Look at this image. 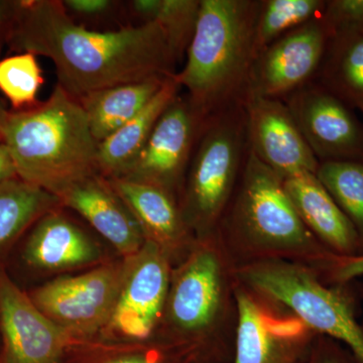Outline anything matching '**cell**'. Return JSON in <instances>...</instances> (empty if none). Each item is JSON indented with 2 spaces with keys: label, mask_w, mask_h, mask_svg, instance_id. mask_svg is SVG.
<instances>
[{
  "label": "cell",
  "mask_w": 363,
  "mask_h": 363,
  "mask_svg": "<svg viewBox=\"0 0 363 363\" xmlns=\"http://www.w3.org/2000/svg\"><path fill=\"white\" fill-rule=\"evenodd\" d=\"M6 45L18 54L51 60L57 84L76 99L177 72L166 35L155 21L96 32L76 23L59 0H18Z\"/></svg>",
  "instance_id": "cell-1"
},
{
  "label": "cell",
  "mask_w": 363,
  "mask_h": 363,
  "mask_svg": "<svg viewBox=\"0 0 363 363\" xmlns=\"http://www.w3.org/2000/svg\"><path fill=\"white\" fill-rule=\"evenodd\" d=\"M216 235L238 269L284 260L319 272L334 255L306 227L283 179L250 149Z\"/></svg>",
  "instance_id": "cell-2"
},
{
  "label": "cell",
  "mask_w": 363,
  "mask_h": 363,
  "mask_svg": "<svg viewBox=\"0 0 363 363\" xmlns=\"http://www.w3.org/2000/svg\"><path fill=\"white\" fill-rule=\"evenodd\" d=\"M259 0H201L185 65L174 74L203 121L245 104Z\"/></svg>",
  "instance_id": "cell-3"
},
{
  "label": "cell",
  "mask_w": 363,
  "mask_h": 363,
  "mask_svg": "<svg viewBox=\"0 0 363 363\" xmlns=\"http://www.w3.org/2000/svg\"><path fill=\"white\" fill-rule=\"evenodd\" d=\"M4 145L21 180L58 196L99 174L98 143L78 99L57 84L44 102L9 111Z\"/></svg>",
  "instance_id": "cell-4"
},
{
  "label": "cell",
  "mask_w": 363,
  "mask_h": 363,
  "mask_svg": "<svg viewBox=\"0 0 363 363\" xmlns=\"http://www.w3.org/2000/svg\"><path fill=\"white\" fill-rule=\"evenodd\" d=\"M238 284V267L216 234L197 240L172 272L162 340L208 344L233 354Z\"/></svg>",
  "instance_id": "cell-5"
},
{
  "label": "cell",
  "mask_w": 363,
  "mask_h": 363,
  "mask_svg": "<svg viewBox=\"0 0 363 363\" xmlns=\"http://www.w3.org/2000/svg\"><path fill=\"white\" fill-rule=\"evenodd\" d=\"M247 150L245 104L205 121L178 195L182 216L196 240L216 234L238 187Z\"/></svg>",
  "instance_id": "cell-6"
},
{
  "label": "cell",
  "mask_w": 363,
  "mask_h": 363,
  "mask_svg": "<svg viewBox=\"0 0 363 363\" xmlns=\"http://www.w3.org/2000/svg\"><path fill=\"white\" fill-rule=\"evenodd\" d=\"M238 278L285 306L318 335L342 344L363 363V329L345 285H329L313 267L284 260L240 267Z\"/></svg>",
  "instance_id": "cell-7"
},
{
  "label": "cell",
  "mask_w": 363,
  "mask_h": 363,
  "mask_svg": "<svg viewBox=\"0 0 363 363\" xmlns=\"http://www.w3.org/2000/svg\"><path fill=\"white\" fill-rule=\"evenodd\" d=\"M236 301L233 363H304L317 333L285 306L240 281Z\"/></svg>",
  "instance_id": "cell-8"
},
{
  "label": "cell",
  "mask_w": 363,
  "mask_h": 363,
  "mask_svg": "<svg viewBox=\"0 0 363 363\" xmlns=\"http://www.w3.org/2000/svg\"><path fill=\"white\" fill-rule=\"evenodd\" d=\"M173 264L156 243L145 241L140 252L128 257L113 312L106 325L111 337L145 341L161 323Z\"/></svg>",
  "instance_id": "cell-9"
},
{
  "label": "cell",
  "mask_w": 363,
  "mask_h": 363,
  "mask_svg": "<svg viewBox=\"0 0 363 363\" xmlns=\"http://www.w3.org/2000/svg\"><path fill=\"white\" fill-rule=\"evenodd\" d=\"M124 264H109L80 276L50 281L30 296L33 304L60 327L82 336L106 326L113 312Z\"/></svg>",
  "instance_id": "cell-10"
},
{
  "label": "cell",
  "mask_w": 363,
  "mask_h": 363,
  "mask_svg": "<svg viewBox=\"0 0 363 363\" xmlns=\"http://www.w3.org/2000/svg\"><path fill=\"white\" fill-rule=\"evenodd\" d=\"M203 121L186 94L167 107L149 140L119 179L156 186L178 199Z\"/></svg>",
  "instance_id": "cell-11"
},
{
  "label": "cell",
  "mask_w": 363,
  "mask_h": 363,
  "mask_svg": "<svg viewBox=\"0 0 363 363\" xmlns=\"http://www.w3.org/2000/svg\"><path fill=\"white\" fill-rule=\"evenodd\" d=\"M319 162H363V123L316 81L283 99Z\"/></svg>",
  "instance_id": "cell-12"
},
{
  "label": "cell",
  "mask_w": 363,
  "mask_h": 363,
  "mask_svg": "<svg viewBox=\"0 0 363 363\" xmlns=\"http://www.w3.org/2000/svg\"><path fill=\"white\" fill-rule=\"evenodd\" d=\"M329 39L330 33L319 16L267 45L255 57L247 98L283 100L314 81Z\"/></svg>",
  "instance_id": "cell-13"
},
{
  "label": "cell",
  "mask_w": 363,
  "mask_h": 363,
  "mask_svg": "<svg viewBox=\"0 0 363 363\" xmlns=\"http://www.w3.org/2000/svg\"><path fill=\"white\" fill-rule=\"evenodd\" d=\"M0 329L6 363H63L70 334L49 319L0 269Z\"/></svg>",
  "instance_id": "cell-14"
},
{
  "label": "cell",
  "mask_w": 363,
  "mask_h": 363,
  "mask_svg": "<svg viewBox=\"0 0 363 363\" xmlns=\"http://www.w3.org/2000/svg\"><path fill=\"white\" fill-rule=\"evenodd\" d=\"M247 112L248 149L283 180L301 174H316L319 161L284 100L248 97Z\"/></svg>",
  "instance_id": "cell-15"
},
{
  "label": "cell",
  "mask_w": 363,
  "mask_h": 363,
  "mask_svg": "<svg viewBox=\"0 0 363 363\" xmlns=\"http://www.w3.org/2000/svg\"><path fill=\"white\" fill-rule=\"evenodd\" d=\"M108 181L142 227L145 240L156 243L172 264H180L197 240L182 216L177 197L147 184L119 178Z\"/></svg>",
  "instance_id": "cell-16"
},
{
  "label": "cell",
  "mask_w": 363,
  "mask_h": 363,
  "mask_svg": "<svg viewBox=\"0 0 363 363\" xmlns=\"http://www.w3.org/2000/svg\"><path fill=\"white\" fill-rule=\"evenodd\" d=\"M61 205L73 209L119 252L133 257L145 241L142 227L130 210L100 174L73 184L58 196Z\"/></svg>",
  "instance_id": "cell-17"
},
{
  "label": "cell",
  "mask_w": 363,
  "mask_h": 363,
  "mask_svg": "<svg viewBox=\"0 0 363 363\" xmlns=\"http://www.w3.org/2000/svg\"><path fill=\"white\" fill-rule=\"evenodd\" d=\"M284 185L306 227L329 252L338 257L362 253L357 230L315 174L291 177Z\"/></svg>",
  "instance_id": "cell-18"
},
{
  "label": "cell",
  "mask_w": 363,
  "mask_h": 363,
  "mask_svg": "<svg viewBox=\"0 0 363 363\" xmlns=\"http://www.w3.org/2000/svg\"><path fill=\"white\" fill-rule=\"evenodd\" d=\"M99 257L96 243L80 227L55 210L37 222L23 252L26 264L40 269H72Z\"/></svg>",
  "instance_id": "cell-19"
},
{
  "label": "cell",
  "mask_w": 363,
  "mask_h": 363,
  "mask_svg": "<svg viewBox=\"0 0 363 363\" xmlns=\"http://www.w3.org/2000/svg\"><path fill=\"white\" fill-rule=\"evenodd\" d=\"M182 88L174 75L167 79L149 104L121 130L98 143V169L106 179L119 178L142 152L156 124Z\"/></svg>",
  "instance_id": "cell-20"
},
{
  "label": "cell",
  "mask_w": 363,
  "mask_h": 363,
  "mask_svg": "<svg viewBox=\"0 0 363 363\" xmlns=\"http://www.w3.org/2000/svg\"><path fill=\"white\" fill-rule=\"evenodd\" d=\"M168 78L113 86L79 98L96 142H104L140 113Z\"/></svg>",
  "instance_id": "cell-21"
},
{
  "label": "cell",
  "mask_w": 363,
  "mask_h": 363,
  "mask_svg": "<svg viewBox=\"0 0 363 363\" xmlns=\"http://www.w3.org/2000/svg\"><path fill=\"white\" fill-rule=\"evenodd\" d=\"M314 81L363 113V30L331 35Z\"/></svg>",
  "instance_id": "cell-22"
},
{
  "label": "cell",
  "mask_w": 363,
  "mask_h": 363,
  "mask_svg": "<svg viewBox=\"0 0 363 363\" xmlns=\"http://www.w3.org/2000/svg\"><path fill=\"white\" fill-rule=\"evenodd\" d=\"M61 205L56 196L18 177L0 185V250Z\"/></svg>",
  "instance_id": "cell-23"
},
{
  "label": "cell",
  "mask_w": 363,
  "mask_h": 363,
  "mask_svg": "<svg viewBox=\"0 0 363 363\" xmlns=\"http://www.w3.org/2000/svg\"><path fill=\"white\" fill-rule=\"evenodd\" d=\"M201 0H133V13L143 23L155 21L166 35L177 64L181 63L194 37Z\"/></svg>",
  "instance_id": "cell-24"
},
{
  "label": "cell",
  "mask_w": 363,
  "mask_h": 363,
  "mask_svg": "<svg viewBox=\"0 0 363 363\" xmlns=\"http://www.w3.org/2000/svg\"><path fill=\"white\" fill-rule=\"evenodd\" d=\"M325 4V0H259L255 57L281 35L321 16Z\"/></svg>",
  "instance_id": "cell-25"
},
{
  "label": "cell",
  "mask_w": 363,
  "mask_h": 363,
  "mask_svg": "<svg viewBox=\"0 0 363 363\" xmlns=\"http://www.w3.org/2000/svg\"><path fill=\"white\" fill-rule=\"evenodd\" d=\"M315 175L354 227L363 255V162H320Z\"/></svg>",
  "instance_id": "cell-26"
},
{
  "label": "cell",
  "mask_w": 363,
  "mask_h": 363,
  "mask_svg": "<svg viewBox=\"0 0 363 363\" xmlns=\"http://www.w3.org/2000/svg\"><path fill=\"white\" fill-rule=\"evenodd\" d=\"M233 353L202 343L161 340L152 347L125 351L94 363H233Z\"/></svg>",
  "instance_id": "cell-27"
},
{
  "label": "cell",
  "mask_w": 363,
  "mask_h": 363,
  "mask_svg": "<svg viewBox=\"0 0 363 363\" xmlns=\"http://www.w3.org/2000/svg\"><path fill=\"white\" fill-rule=\"evenodd\" d=\"M38 56L20 52L0 59V92L6 97L13 111H21L39 104L38 94L44 85Z\"/></svg>",
  "instance_id": "cell-28"
},
{
  "label": "cell",
  "mask_w": 363,
  "mask_h": 363,
  "mask_svg": "<svg viewBox=\"0 0 363 363\" xmlns=\"http://www.w3.org/2000/svg\"><path fill=\"white\" fill-rule=\"evenodd\" d=\"M331 35L363 30V0H328L321 14Z\"/></svg>",
  "instance_id": "cell-29"
},
{
  "label": "cell",
  "mask_w": 363,
  "mask_h": 363,
  "mask_svg": "<svg viewBox=\"0 0 363 363\" xmlns=\"http://www.w3.org/2000/svg\"><path fill=\"white\" fill-rule=\"evenodd\" d=\"M319 274L329 285H347L354 279L362 278L363 255L354 257L334 255Z\"/></svg>",
  "instance_id": "cell-30"
},
{
  "label": "cell",
  "mask_w": 363,
  "mask_h": 363,
  "mask_svg": "<svg viewBox=\"0 0 363 363\" xmlns=\"http://www.w3.org/2000/svg\"><path fill=\"white\" fill-rule=\"evenodd\" d=\"M304 363H360L345 346L324 335H318Z\"/></svg>",
  "instance_id": "cell-31"
},
{
  "label": "cell",
  "mask_w": 363,
  "mask_h": 363,
  "mask_svg": "<svg viewBox=\"0 0 363 363\" xmlns=\"http://www.w3.org/2000/svg\"><path fill=\"white\" fill-rule=\"evenodd\" d=\"M114 2L111 0H63L62 4L69 14L77 16H104L113 7Z\"/></svg>",
  "instance_id": "cell-32"
},
{
  "label": "cell",
  "mask_w": 363,
  "mask_h": 363,
  "mask_svg": "<svg viewBox=\"0 0 363 363\" xmlns=\"http://www.w3.org/2000/svg\"><path fill=\"white\" fill-rule=\"evenodd\" d=\"M16 9L18 0H0V52L9 40Z\"/></svg>",
  "instance_id": "cell-33"
},
{
  "label": "cell",
  "mask_w": 363,
  "mask_h": 363,
  "mask_svg": "<svg viewBox=\"0 0 363 363\" xmlns=\"http://www.w3.org/2000/svg\"><path fill=\"white\" fill-rule=\"evenodd\" d=\"M16 176L13 160L7 152L6 145H0V185Z\"/></svg>",
  "instance_id": "cell-34"
},
{
  "label": "cell",
  "mask_w": 363,
  "mask_h": 363,
  "mask_svg": "<svg viewBox=\"0 0 363 363\" xmlns=\"http://www.w3.org/2000/svg\"><path fill=\"white\" fill-rule=\"evenodd\" d=\"M9 116V111H6V107H4V104H2L1 100H0V133H1L4 126H6Z\"/></svg>",
  "instance_id": "cell-35"
},
{
  "label": "cell",
  "mask_w": 363,
  "mask_h": 363,
  "mask_svg": "<svg viewBox=\"0 0 363 363\" xmlns=\"http://www.w3.org/2000/svg\"><path fill=\"white\" fill-rule=\"evenodd\" d=\"M2 143H4V138H2V133H0V145H1Z\"/></svg>",
  "instance_id": "cell-36"
},
{
  "label": "cell",
  "mask_w": 363,
  "mask_h": 363,
  "mask_svg": "<svg viewBox=\"0 0 363 363\" xmlns=\"http://www.w3.org/2000/svg\"><path fill=\"white\" fill-rule=\"evenodd\" d=\"M0 363H6L4 362V358H2V357H0Z\"/></svg>",
  "instance_id": "cell-37"
},
{
  "label": "cell",
  "mask_w": 363,
  "mask_h": 363,
  "mask_svg": "<svg viewBox=\"0 0 363 363\" xmlns=\"http://www.w3.org/2000/svg\"><path fill=\"white\" fill-rule=\"evenodd\" d=\"M362 329H363V322H362Z\"/></svg>",
  "instance_id": "cell-38"
}]
</instances>
